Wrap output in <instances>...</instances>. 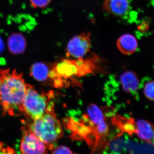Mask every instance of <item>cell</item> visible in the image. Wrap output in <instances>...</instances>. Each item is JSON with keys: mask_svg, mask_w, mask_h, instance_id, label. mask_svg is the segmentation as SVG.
<instances>
[{"mask_svg": "<svg viewBox=\"0 0 154 154\" xmlns=\"http://www.w3.org/2000/svg\"><path fill=\"white\" fill-rule=\"evenodd\" d=\"M52 154H74L71 150L65 146H60L54 149Z\"/></svg>", "mask_w": 154, "mask_h": 154, "instance_id": "15", "label": "cell"}, {"mask_svg": "<svg viewBox=\"0 0 154 154\" xmlns=\"http://www.w3.org/2000/svg\"><path fill=\"white\" fill-rule=\"evenodd\" d=\"M137 130L135 134L142 140L153 146L154 127L149 121L138 119Z\"/></svg>", "mask_w": 154, "mask_h": 154, "instance_id": "11", "label": "cell"}, {"mask_svg": "<svg viewBox=\"0 0 154 154\" xmlns=\"http://www.w3.org/2000/svg\"><path fill=\"white\" fill-rule=\"evenodd\" d=\"M53 93H40L33 86L27 84L26 94L22 103L23 113L32 120L45 113L54 111Z\"/></svg>", "mask_w": 154, "mask_h": 154, "instance_id": "4", "label": "cell"}, {"mask_svg": "<svg viewBox=\"0 0 154 154\" xmlns=\"http://www.w3.org/2000/svg\"><path fill=\"white\" fill-rule=\"evenodd\" d=\"M148 28L149 26H148V24L146 22H144L143 23L140 24V26L138 27V29H139L140 31H145L147 30V28Z\"/></svg>", "mask_w": 154, "mask_h": 154, "instance_id": "17", "label": "cell"}, {"mask_svg": "<svg viewBox=\"0 0 154 154\" xmlns=\"http://www.w3.org/2000/svg\"><path fill=\"white\" fill-rule=\"evenodd\" d=\"M154 81L151 79H147L143 86L145 96L151 101H154Z\"/></svg>", "mask_w": 154, "mask_h": 154, "instance_id": "13", "label": "cell"}, {"mask_svg": "<svg viewBox=\"0 0 154 154\" xmlns=\"http://www.w3.org/2000/svg\"><path fill=\"white\" fill-rule=\"evenodd\" d=\"M50 67L46 64L38 62L33 64L30 68V75L35 80L42 82L49 80Z\"/></svg>", "mask_w": 154, "mask_h": 154, "instance_id": "12", "label": "cell"}, {"mask_svg": "<svg viewBox=\"0 0 154 154\" xmlns=\"http://www.w3.org/2000/svg\"><path fill=\"white\" fill-rule=\"evenodd\" d=\"M28 127L50 150L54 148L56 142L63 136L61 124L54 111L45 113L33 120Z\"/></svg>", "mask_w": 154, "mask_h": 154, "instance_id": "3", "label": "cell"}, {"mask_svg": "<svg viewBox=\"0 0 154 154\" xmlns=\"http://www.w3.org/2000/svg\"><path fill=\"white\" fill-rule=\"evenodd\" d=\"M130 7L129 0H105L103 5L106 12L116 17H123L127 14Z\"/></svg>", "mask_w": 154, "mask_h": 154, "instance_id": "8", "label": "cell"}, {"mask_svg": "<svg viewBox=\"0 0 154 154\" xmlns=\"http://www.w3.org/2000/svg\"><path fill=\"white\" fill-rule=\"evenodd\" d=\"M31 6L35 8H44L51 2L52 0H29Z\"/></svg>", "mask_w": 154, "mask_h": 154, "instance_id": "14", "label": "cell"}, {"mask_svg": "<svg viewBox=\"0 0 154 154\" xmlns=\"http://www.w3.org/2000/svg\"><path fill=\"white\" fill-rule=\"evenodd\" d=\"M20 144L22 154H48L45 144L38 139L28 127H22Z\"/></svg>", "mask_w": 154, "mask_h": 154, "instance_id": "5", "label": "cell"}, {"mask_svg": "<svg viewBox=\"0 0 154 154\" xmlns=\"http://www.w3.org/2000/svg\"><path fill=\"white\" fill-rule=\"evenodd\" d=\"M90 33L76 35L69 41L67 45V55L75 59L83 58L91 49Z\"/></svg>", "mask_w": 154, "mask_h": 154, "instance_id": "6", "label": "cell"}, {"mask_svg": "<svg viewBox=\"0 0 154 154\" xmlns=\"http://www.w3.org/2000/svg\"><path fill=\"white\" fill-rule=\"evenodd\" d=\"M63 123L65 128L70 131L72 140L85 141L92 152L99 151L106 146L109 125L102 110L96 104L88 105L86 113L78 120L67 116Z\"/></svg>", "mask_w": 154, "mask_h": 154, "instance_id": "1", "label": "cell"}, {"mask_svg": "<svg viewBox=\"0 0 154 154\" xmlns=\"http://www.w3.org/2000/svg\"><path fill=\"white\" fill-rule=\"evenodd\" d=\"M0 154H17L14 149L6 146L4 143L0 142Z\"/></svg>", "mask_w": 154, "mask_h": 154, "instance_id": "16", "label": "cell"}, {"mask_svg": "<svg viewBox=\"0 0 154 154\" xmlns=\"http://www.w3.org/2000/svg\"><path fill=\"white\" fill-rule=\"evenodd\" d=\"M26 85L22 74L16 70H0V106L3 114L18 116L23 113Z\"/></svg>", "mask_w": 154, "mask_h": 154, "instance_id": "2", "label": "cell"}, {"mask_svg": "<svg viewBox=\"0 0 154 154\" xmlns=\"http://www.w3.org/2000/svg\"><path fill=\"white\" fill-rule=\"evenodd\" d=\"M117 48L125 55L132 54L136 51L138 47L137 39L133 35L125 34L122 35L116 42Z\"/></svg>", "mask_w": 154, "mask_h": 154, "instance_id": "9", "label": "cell"}, {"mask_svg": "<svg viewBox=\"0 0 154 154\" xmlns=\"http://www.w3.org/2000/svg\"><path fill=\"white\" fill-rule=\"evenodd\" d=\"M8 47L12 54H22L25 52L27 47V40L21 33H12L8 38Z\"/></svg>", "mask_w": 154, "mask_h": 154, "instance_id": "10", "label": "cell"}, {"mask_svg": "<svg viewBox=\"0 0 154 154\" xmlns=\"http://www.w3.org/2000/svg\"><path fill=\"white\" fill-rule=\"evenodd\" d=\"M5 49V43L2 38L0 36V54H2Z\"/></svg>", "mask_w": 154, "mask_h": 154, "instance_id": "18", "label": "cell"}, {"mask_svg": "<svg viewBox=\"0 0 154 154\" xmlns=\"http://www.w3.org/2000/svg\"><path fill=\"white\" fill-rule=\"evenodd\" d=\"M119 82L125 93L135 97H137L140 85L136 73L132 71H127L122 73L119 77Z\"/></svg>", "mask_w": 154, "mask_h": 154, "instance_id": "7", "label": "cell"}]
</instances>
